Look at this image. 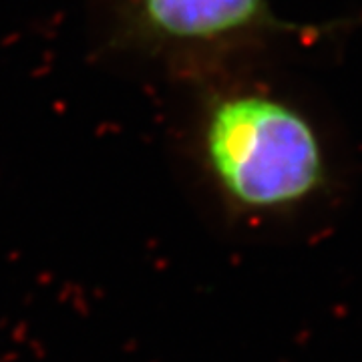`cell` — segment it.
Segmentation results:
<instances>
[{
	"label": "cell",
	"instance_id": "obj_2",
	"mask_svg": "<svg viewBox=\"0 0 362 362\" xmlns=\"http://www.w3.org/2000/svg\"><path fill=\"white\" fill-rule=\"evenodd\" d=\"M268 0H127L133 39L163 51H204L270 26Z\"/></svg>",
	"mask_w": 362,
	"mask_h": 362
},
{
	"label": "cell",
	"instance_id": "obj_1",
	"mask_svg": "<svg viewBox=\"0 0 362 362\" xmlns=\"http://www.w3.org/2000/svg\"><path fill=\"white\" fill-rule=\"evenodd\" d=\"M204 165L221 197L242 214L302 206L326 185V157L310 121L262 93H232L207 107Z\"/></svg>",
	"mask_w": 362,
	"mask_h": 362
}]
</instances>
